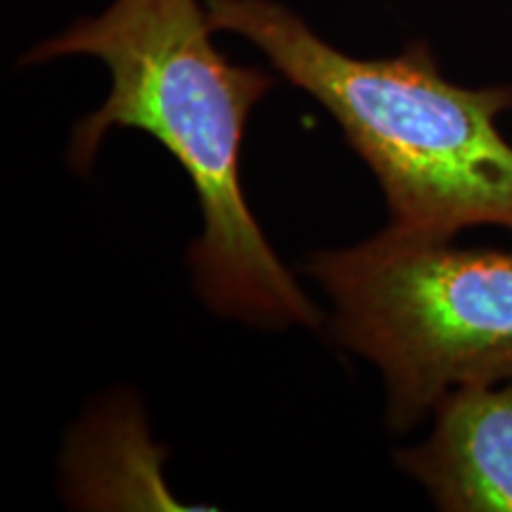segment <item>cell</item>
I'll return each instance as SVG.
<instances>
[{
    "label": "cell",
    "instance_id": "277c9868",
    "mask_svg": "<svg viewBox=\"0 0 512 512\" xmlns=\"http://www.w3.org/2000/svg\"><path fill=\"white\" fill-rule=\"evenodd\" d=\"M434 427L396 465L446 512H512V380L460 387L434 406Z\"/></svg>",
    "mask_w": 512,
    "mask_h": 512
},
{
    "label": "cell",
    "instance_id": "7a4b0ae2",
    "mask_svg": "<svg viewBox=\"0 0 512 512\" xmlns=\"http://www.w3.org/2000/svg\"><path fill=\"white\" fill-rule=\"evenodd\" d=\"M207 17L214 34L245 38L332 114L380 183L387 228L451 240L475 226L512 233V143L498 128L512 110L510 83L448 81L425 41L351 57L275 0H207Z\"/></svg>",
    "mask_w": 512,
    "mask_h": 512
},
{
    "label": "cell",
    "instance_id": "3957f363",
    "mask_svg": "<svg viewBox=\"0 0 512 512\" xmlns=\"http://www.w3.org/2000/svg\"><path fill=\"white\" fill-rule=\"evenodd\" d=\"M304 271L330 294L337 342L382 373L394 432L460 387L512 380V249L384 228Z\"/></svg>",
    "mask_w": 512,
    "mask_h": 512
},
{
    "label": "cell",
    "instance_id": "6da1fadb",
    "mask_svg": "<svg viewBox=\"0 0 512 512\" xmlns=\"http://www.w3.org/2000/svg\"><path fill=\"white\" fill-rule=\"evenodd\" d=\"M211 34L200 0H114L38 43L22 64L72 55L105 64L110 93L74 126L69 164L86 174L110 128H138L181 164L202 211L188 261L211 311L266 328H318V306L268 245L242 190L247 119L273 76L230 62Z\"/></svg>",
    "mask_w": 512,
    "mask_h": 512
}]
</instances>
